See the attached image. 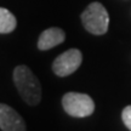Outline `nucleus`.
<instances>
[{
	"instance_id": "obj_1",
	"label": "nucleus",
	"mask_w": 131,
	"mask_h": 131,
	"mask_svg": "<svg viewBox=\"0 0 131 131\" xmlns=\"http://www.w3.org/2000/svg\"><path fill=\"white\" fill-rule=\"evenodd\" d=\"M14 81L21 97L30 106L41 101V85L27 66H17L14 70Z\"/></svg>"
},
{
	"instance_id": "obj_2",
	"label": "nucleus",
	"mask_w": 131,
	"mask_h": 131,
	"mask_svg": "<svg viewBox=\"0 0 131 131\" xmlns=\"http://www.w3.org/2000/svg\"><path fill=\"white\" fill-rule=\"evenodd\" d=\"M81 22L85 29L95 35H102L108 30L109 15L100 3H91L81 14Z\"/></svg>"
},
{
	"instance_id": "obj_3",
	"label": "nucleus",
	"mask_w": 131,
	"mask_h": 131,
	"mask_svg": "<svg viewBox=\"0 0 131 131\" xmlns=\"http://www.w3.org/2000/svg\"><path fill=\"white\" fill-rule=\"evenodd\" d=\"M62 106L67 114L75 118L89 117L95 111L94 100L80 92H67L62 98Z\"/></svg>"
},
{
	"instance_id": "obj_4",
	"label": "nucleus",
	"mask_w": 131,
	"mask_h": 131,
	"mask_svg": "<svg viewBox=\"0 0 131 131\" xmlns=\"http://www.w3.org/2000/svg\"><path fill=\"white\" fill-rule=\"evenodd\" d=\"M83 62V55L78 49H70L61 53L52 63V70L58 77H67L74 73Z\"/></svg>"
},
{
	"instance_id": "obj_5",
	"label": "nucleus",
	"mask_w": 131,
	"mask_h": 131,
	"mask_svg": "<svg viewBox=\"0 0 131 131\" xmlns=\"http://www.w3.org/2000/svg\"><path fill=\"white\" fill-rule=\"evenodd\" d=\"M0 127L3 131H26L23 118L4 103H0Z\"/></svg>"
},
{
	"instance_id": "obj_6",
	"label": "nucleus",
	"mask_w": 131,
	"mask_h": 131,
	"mask_svg": "<svg viewBox=\"0 0 131 131\" xmlns=\"http://www.w3.org/2000/svg\"><path fill=\"white\" fill-rule=\"evenodd\" d=\"M66 34L60 28H49L40 34L38 40L39 50H49L64 41Z\"/></svg>"
},
{
	"instance_id": "obj_7",
	"label": "nucleus",
	"mask_w": 131,
	"mask_h": 131,
	"mask_svg": "<svg viewBox=\"0 0 131 131\" xmlns=\"http://www.w3.org/2000/svg\"><path fill=\"white\" fill-rule=\"evenodd\" d=\"M16 24L17 22H16L14 15L9 10L0 7V33L6 34V33L14 32L16 28Z\"/></svg>"
},
{
	"instance_id": "obj_8",
	"label": "nucleus",
	"mask_w": 131,
	"mask_h": 131,
	"mask_svg": "<svg viewBox=\"0 0 131 131\" xmlns=\"http://www.w3.org/2000/svg\"><path fill=\"white\" fill-rule=\"evenodd\" d=\"M122 118L124 124H125V126L129 130H131V106H127V107L124 108V111L122 113Z\"/></svg>"
}]
</instances>
